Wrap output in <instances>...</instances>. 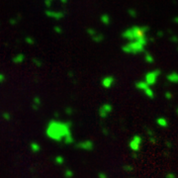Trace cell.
Wrapping results in <instances>:
<instances>
[{
    "label": "cell",
    "instance_id": "11",
    "mask_svg": "<svg viewBox=\"0 0 178 178\" xmlns=\"http://www.w3.org/2000/svg\"><path fill=\"white\" fill-rule=\"evenodd\" d=\"M3 117L5 118V119H7V120H9V119H10V116H9V114H3Z\"/></svg>",
    "mask_w": 178,
    "mask_h": 178
},
{
    "label": "cell",
    "instance_id": "4",
    "mask_svg": "<svg viewBox=\"0 0 178 178\" xmlns=\"http://www.w3.org/2000/svg\"><path fill=\"white\" fill-rule=\"evenodd\" d=\"M20 21V16H17V17H15V18H11L10 19V24H12V25H15V24H17V23Z\"/></svg>",
    "mask_w": 178,
    "mask_h": 178
},
{
    "label": "cell",
    "instance_id": "13",
    "mask_svg": "<svg viewBox=\"0 0 178 178\" xmlns=\"http://www.w3.org/2000/svg\"><path fill=\"white\" fill-rule=\"evenodd\" d=\"M47 1H50V2H51V3H53V0H47Z\"/></svg>",
    "mask_w": 178,
    "mask_h": 178
},
{
    "label": "cell",
    "instance_id": "9",
    "mask_svg": "<svg viewBox=\"0 0 178 178\" xmlns=\"http://www.w3.org/2000/svg\"><path fill=\"white\" fill-rule=\"evenodd\" d=\"M4 80H5V77H4L3 74H0V83H2Z\"/></svg>",
    "mask_w": 178,
    "mask_h": 178
},
{
    "label": "cell",
    "instance_id": "1",
    "mask_svg": "<svg viewBox=\"0 0 178 178\" xmlns=\"http://www.w3.org/2000/svg\"><path fill=\"white\" fill-rule=\"evenodd\" d=\"M46 16L49 18H53L55 20H61L64 17V12L63 11H55V10L47 9L46 10Z\"/></svg>",
    "mask_w": 178,
    "mask_h": 178
},
{
    "label": "cell",
    "instance_id": "7",
    "mask_svg": "<svg viewBox=\"0 0 178 178\" xmlns=\"http://www.w3.org/2000/svg\"><path fill=\"white\" fill-rule=\"evenodd\" d=\"M53 30H55V33L57 34H61V32H63V30H61V27H59V26H55V28H53Z\"/></svg>",
    "mask_w": 178,
    "mask_h": 178
},
{
    "label": "cell",
    "instance_id": "5",
    "mask_svg": "<svg viewBox=\"0 0 178 178\" xmlns=\"http://www.w3.org/2000/svg\"><path fill=\"white\" fill-rule=\"evenodd\" d=\"M25 42L27 43V44H29V45H34L35 44V41H34V39L33 38H31V37H27L25 39Z\"/></svg>",
    "mask_w": 178,
    "mask_h": 178
},
{
    "label": "cell",
    "instance_id": "10",
    "mask_svg": "<svg viewBox=\"0 0 178 178\" xmlns=\"http://www.w3.org/2000/svg\"><path fill=\"white\" fill-rule=\"evenodd\" d=\"M59 1H61V4H63V5H65V4H67L68 0H59Z\"/></svg>",
    "mask_w": 178,
    "mask_h": 178
},
{
    "label": "cell",
    "instance_id": "3",
    "mask_svg": "<svg viewBox=\"0 0 178 178\" xmlns=\"http://www.w3.org/2000/svg\"><path fill=\"white\" fill-rule=\"evenodd\" d=\"M31 149H32V151H34V153H38L39 151H40V145H38V143H33L31 145Z\"/></svg>",
    "mask_w": 178,
    "mask_h": 178
},
{
    "label": "cell",
    "instance_id": "12",
    "mask_svg": "<svg viewBox=\"0 0 178 178\" xmlns=\"http://www.w3.org/2000/svg\"><path fill=\"white\" fill-rule=\"evenodd\" d=\"M34 63H37V64H38V65H39V66H40V65H41V63H40V61H37V59H34Z\"/></svg>",
    "mask_w": 178,
    "mask_h": 178
},
{
    "label": "cell",
    "instance_id": "8",
    "mask_svg": "<svg viewBox=\"0 0 178 178\" xmlns=\"http://www.w3.org/2000/svg\"><path fill=\"white\" fill-rule=\"evenodd\" d=\"M65 175H66V176H68V177H71L72 176V172H71V171H69V170H67L65 172Z\"/></svg>",
    "mask_w": 178,
    "mask_h": 178
},
{
    "label": "cell",
    "instance_id": "6",
    "mask_svg": "<svg viewBox=\"0 0 178 178\" xmlns=\"http://www.w3.org/2000/svg\"><path fill=\"white\" fill-rule=\"evenodd\" d=\"M55 162H57V164H61V163H63V158L61 157V156H57V157L55 158Z\"/></svg>",
    "mask_w": 178,
    "mask_h": 178
},
{
    "label": "cell",
    "instance_id": "2",
    "mask_svg": "<svg viewBox=\"0 0 178 178\" xmlns=\"http://www.w3.org/2000/svg\"><path fill=\"white\" fill-rule=\"evenodd\" d=\"M25 59V57L23 53H19V55H17L16 57L13 59V61H14L15 63H23V61Z\"/></svg>",
    "mask_w": 178,
    "mask_h": 178
}]
</instances>
